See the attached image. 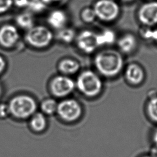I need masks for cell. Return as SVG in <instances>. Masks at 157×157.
Returning a JSON list of instances; mask_svg holds the SVG:
<instances>
[{
	"label": "cell",
	"mask_w": 157,
	"mask_h": 157,
	"mask_svg": "<svg viewBox=\"0 0 157 157\" xmlns=\"http://www.w3.org/2000/svg\"><path fill=\"white\" fill-rule=\"evenodd\" d=\"M97 70L105 77H114L118 74L123 66L121 54L114 50H105L98 53L94 58Z\"/></svg>",
	"instance_id": "obj_1"
},
{
	"label": "cell",
	"mask_w": 157,
	"mask_h": 157,
	"mask_svg": "<svg viewBox=\"0 0 157 157\" xmlns=\"http://www.w3.org/2000/svg\"><path fill=\"white\" fill-rule=\"evenodd\" d=\"M10 114L19 119H25L32 116L37 109L36 101L30 96L18 95L9 102Z\"/></svg>",
	"instance_id": "obj_2"
},
{
	"label": "cell",
	"mask_w": 157,
	"mask_h": 157,
	"mask_svg": "<svg viewBox=\"0 0 157 157\" xmlns=\"http://www.w3.org/2000/svg\"><path fill=\"white\" fill-rule=\"evenodd\" d=\"M76 85L78 90L88 97L96 96L102 88V82L100 77L91 71L82 72L77 78Z\"/></svg>",
	"instance_id": "obj_3"
},
{
	"label": "cell",
	"mask_w": 157,
	"mask_h": 157,
	"mask_svg": "<svg viewBox=\"0 0 157 157\" xmlns=\"http://www.w3.org/2000/svg\"><path fill=\"white\" fill-rule=\"evenodd\" d=\"M25 39L30 45L41 48L46 47L50 44L53 39V34L45 26H33L27 31L25 35Z\"/></svg>",
	"instance_id": "obj_4"
},
{
	"label": "cell",
	"mask_w": 157,
	"mask_h": 157,
	"mask_svg": "<svg viewBox=\"0 0 157 157\" xmlns=\"http://www.w3.org/2000/svg\"><path fill=\"white\" fill-rule=\"evenodd\" d=\"M56 112L63 120L71 122L80 118L82 109L78 101L73 99H68L58 104Z\"/></svg>",
	"instance_id": "obj_5"
},
{
	"label": "cell",
	"mask_w": 157,
	"mask_h": 157,
	"mask_svg": "<svg viewBox=\"0 0 157 157\" xmlns=\"http://www.w3.org/2000/svg\"><path fill=\"white\" fill-rule=\"evenodd\" d=\"M93 10L96 17L104 21L114 20L120 13L118 5L113 0H99L95 3Z\"/></svg>",
	"instance_id": "obj_6"
},
{
	"label": "cell",
	"mask_w": 157,
	"mask_h": 157,
	"mask_svg": "<svg viewBox=\"0 0 157 157\" xmlns=\"http://www.w3.org/2000/svg\"><path fill=\"white\" fill-rule=\"evenodd\" d=\"M75 86V82L70 77L58 75L53 78L50 83V90L53 95L63 98L70 94Z\"/></svg>",
	"instance_id": "obj_7"
},
{
	"label": "cell",
	"mask_w": 157,
	"mask_h": 157,
	"mask_svg": "<svg viewBox=\"0 0 157 157\" xmlns=\"http://www.w3.org/2000/svg\"><path fill=\"white\" fill-rule=\"evenodd\" d=\"M139 20L146 26L157 24V2L151 1L142 5L138 12Z\"/></svg>",
	"instance_id": "obj_8"
},
{
	"label": "cell",
	"mask_w": 157,
	"mask_h": 157,
	"mask_svg": "<svg viewBox=\"0 0 157 157\" xmlns=\"http://www.w3.org/2000/svg\"><path fill=\"white\" fill-rule=\"evenodd\" d=\"M77 44L79 49L85 53L93 52L99 47L97 34L89 30L83 31L77 37Z\"/></svg>",
	"instance_id": "obj_9"
},
{
	"label": "cell",
	"mask_w": 157,
	"mask_h": 157,
	"mask_svg": "<svg viewBox=\"0 0 157 157\" xmlns=\"http://www.w3.org/2000/svg\"><path fill=\"white\" fill-rule=\"evenodd\" d=\"M20 37L17 28L12 25H5L0 28V45L6 48L14 46Z\"/></svg>",
	"instance_id": "obj_10"
},
{
	"label": "cell",
	"mask_w": 157,
	"mask_h": 157,
	"mask_svg": "<svg viewBox=\"0 0 157 157\" xmlns=\"http://www.w3.org/2000/svg\"><path fill=\"white\" fill-rule=\"evenodd\" d=\"M127 80L134 85L140 83L144 78V72L142 67L136 64H129L126 70Z\"/></svg>",
	"instance_id": "obj_11"
},
{
	"label": "cell",
	"mask_w": 157,
	"mask_h": 157,
	"mask_svg": "<svg viewBox=\"0 0 157 157\" xmlns=\"http://www.w3.org/2000/svg\"><path fill=\"white\" fill-rule=\"evenodd\" d=\"M67 20L66 13L61 10H55L48 15L47 21L53 28L60 29L64 28Z\"/></svg>",
	"instance_id": "obj_12"
},
{
	"label": "cell",
	"mask_w": 157,
	"mask_h": 157,
	"mask_svg": "<svg viewBox=\"0 0 157 157\" xmlns=\"http://www.w3.org/2000/svg\"><path fill=\"white\" fill-rule=\"evenodd\" d=\"M118 45L121 52L129 53L136 49L137 47V40L132 34H127L118 40Z\"/></svg>",
	"instance_id": "obj_13"
},
{
	"label": "cell",
	"mask_w": 157,
	"mask_h": 157,
	"mask_svg": "<svg viewBox=\"0 0 157 157\" xmlns=\"http://www.w3.org/2000/svg\"><path fill=\"white\" fill-rule=\"evenodd\" d=\"M58 68L63 74L71 75L76 73L78 71L80 65L77 61L68 58L61 60L59 63Z\"/></svg>",
	"instance_id": "obj_14"
},
{
	"label": "cell",
	"mask_w": 157,
	"mask_h": 157,
	"mask_svg": "<svg viewBox=\"0 0 157 157\" xmlns=\"http://www.w3.org/2000/svg\"><path fill=\"white\" fill-rule=\"evenodd\" d=\"M30 126L35 131H43L47 126V120L44 115L40 112L34 113L30 121Z\"/></svg>",
	"instance_id": "obj_15"
},
{
	"label": "cell",
	"mask_w": 157,
	"mask_h": 157,
	"mask_svg": "<svg viewBox=\"0 0 157 157\" xmlns=\"http://www.w3.org/2000/svg\"><path fill=\"white\" fill-rule=\"evenodd\" d=\"M115 34L113 31L110 29H105L101 33L97 34L98 46L112 44L115 42Z\"/></svg>",
	"instance_id": "obj_16"
},
{
	"label": "cell",
	"mask_w": 157,
	"mask_h": 157,
	"mask_svg": "<svg viewBox=\"0 0 157 157\" xmlns=\"http://www.w3.org/2000/svg\"><path fill=\"white\" fill-rule=\"evenodd\" d=\"M16 22L20 28L25 29H29L34 26L33 17L28 13L18 15L16 18Z\"/></svg>",
	"instance_id": "obj_17"
},
{
	"label": "cell",
	"mask_w": 157,
	"mask_h": 157,
	"mask_svg": "<svg viewBox=\"0 0 157 157\" xmlns=\"http://www.w3.org/2000/svg\"><path fill=\"white\" fill-rule=\"evenodd\" d=\"M58 104L56 101L52 98L45 99L42 101L40 108L44 113L47 115L53 114L57 110Z\"/></svg>",
	"instance_id": "obj_18"
},
{
	"label": "cell",
	"mask_w": 157,
	"mask_h": 157,
	"mask_svg": "<svg viewBox=\"0 0 157 157\" xmlns=\"http://www.w3.org/2000/svg\"><path fill=\"white\" fill-rule=\"evenodd\" d=\"M57 37L63 42L70 43L75 37V31L71 28H63L59 29Z\"/></svg>",
	"instance_id": "obj_19"
},
{
	"label": "cell",
	"mask_w": 157,
	"mask_h": 157,
	"mask_svg": "<svg viewBox=\"0 0 157 157\" xmlns=\"http://www.w3.org/2000/svg\"><path fill=\"white\" fill-rule=\"evenodd\" d=\"M147 112L150 118L157 122V96L150 99L147 105Z\"/></svg>",
	"instance_id": "obj_20"
},
{
	"label": "cell",
	"mask_w": 157,
	"mask_h": 157,
	"mask_svg": "<svg viewBox=\"0 0 157 157\" xmlns=\"http://www.w3.org/2000/svg\"><path fill=\"white\" fill-rule=\"evenodd\" d=\"M82 18L86 23H91L94 20L96 17L93 9L86 8L83 10L81 13Z\"/></svg>",
	"instance_id": "obj_21"
},
{
	"label": "cell",
	"mask_w": 157,
	"mask_h": 157,
	"mask_svg": "<svg viewBox=\"0 0 157 157\" xmlns=\"http://www.w3.org/2000/svg\"><path fill=\"white\" fill-rule=\"evenodd\" d=\"M13 0H0V13L7 12L12 6Z\"/></svg>",
	"instance_id": "obj_22"
},
{
	"label": "cell",
	"mask_w": 157,
	"mask_h": 157,
	"mask_svg": "<svg viewBox=\"0 0 157 157\" xmlns=\"http://www.w3.org/2000/svg\"><path fill=\"white\" fill-rule=\"evenodd\" d=\"M10 114L9 106L7 104H0V118H5Z\"/></svg>",
	"instance_id": "obj_23"
},
{
	"label": "cell",
	"mask_w": 157,
	"mask_h": 157,
	"mask_svg": "<svg viewBox=\"0 0 157 157\" xmlns=\"http://www.w3.org/2000/svg\"><path fill=\"white\" fill-rule=\"evenodd\" d=\"M15 3L20 7H25L28 6L29 2L28 0H15Z\"/></svg>",
	"instance_id": "obj_24"
},
{
	"label": "cell",
	"mask_w": 157,
	"mask_h": 157,
	"mask_svg": "<svg viewBox=\"0 0 157 157\" xmlns=\"http://www.w3.org/2000/svg\"><path fill=\"white\" fill-rule=\"evenodd\" d=\"M6 65V61L1 56H0V74L4 71Z\"/></svg>",
	"instance_id": "obj_25"
},
{
	"label": "cell",
	"mask_w": 157,
	"mask_h": 157,
	"mask_svg": "<svg viewBox=\"0 0 157 157\" xmlns=\"http://www.w3.org/2000/svg\"><path fill=\"white\" fill-rule=\"evenodd\" d=\"M151 40H155L157 42V28L155 29H151Z\"/></svg>",
	"instance_id": "obj_26"
},
{
	"label": "cell",
	"mask_w": 157,
	"mask_h": 157,
	"mask_svg": "<svg viewBox=\"0 0 157 157\" xmlns=\"http://www.w3.org/2000/svg\"><path fill=\"white\" fill-rule=\"evenodd\" d=\"M41 1L44 3L51 4V3H53V2H57L58 1H60L61 0H41Z\"/></svg>",
	"instance_id": "obj_27"
},
{
	"label": "cell",
	"mask_w": 157,
	"mask_h": 157,
	"mask_svg": "<svg viewBox=\"0 0 157 157\" xmlns=\"http://www.w3.org/2000/svg\"><path fill=\"white\" fill-rule=\"evenodd\" d=\"M153 142H154L155 145L156 147H157V130L155 132V133L153 134Z\"/></svg>",
	"instance_id": "obj_28"
},
{
	"label": "cell",
	"mask_w": 157,
	"mask_h": 157,
	"mask_svg": "<svg viewBox=\"0 0 157 157\" xmlns=\"http://www.w3.org/2000/svg\"><path fill=\"white\" fill-rule=\"evenodd\" d=\"M151 156L157 157V147H155V148L152 149V153H151Z\"/></svg>",
	"instance_id": "obj_29"
},
{
	"label": "cell",
	"mask_w": 157,
	"mask_h": 157,
	"mask_svg": "<svg viewBox=\"0 0 157 157\" xmlns=\"http://www.w3.org/2000/svg\"><path fill=\"white\" fill-rule=\"evenodd\" d=\"M123 1H125V2H129V1H131L132 0H121Z\"/></svg>",
	"instance_id": "obj_30"
},
{
	"label": "cell",
	"mask_w": 157,
	"mask_h": 157,
	"mask_svg": "<svg viewBox=\"0 0 157 157\" xmlns=\"http://www.w3.org/2000/svg\"><path fill=\"white\" fill-rule=\"evenodd\" d=\"M144 157H152L151 156H144Z\"/></svg>",
	"instance_id": "obj_31"
}]
</instances>
